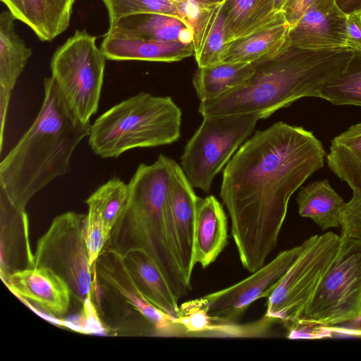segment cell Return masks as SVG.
I'll list each match as a JSON object with an SVG mask.
<instances>
[{
  "label": "cell",
  "mask_w": 361,
  "mask_h": 361,
  "mask_svg": "<svg viewBox=\"0 0 361 361\" xmlns=\"http://www.w3.org/2000/svg\"><path fill=\"white\" fill-rule=\"evenodd\" d=\"M296 201L299 214L313 220L323 231L341 226V214L345 202L328 179L302 187Z\"/></svg>",
  "instance_id": "cell-25"
},
{
  "label": "cell",
  "mask_w": 361,
  "mask_h": 361,
  "mask_svg": "<svg viewBox=\"0 0 361 361\" xmlns=\"http://www.w3.org/2000/svg\"><path fill=\"white\" fill-rule=\"evenodd\" d=\"M16 20L43 42L52 41L69 26L75 0H1Z\"/></svg>",
  "instance_id": "cell-19"
},
{
  "label": "cell",
  "mask_w": 361,
  "mask_h": 361,
  "mask_svg": "<svg viewBox=\"0 0 361 361\" xmlns=\"http://www.w3.org/2000/svg\"><path fill=\"white\" fill-rule=\"evenodd\" d=\"M317 97L335 105L361 106V51H356L346 66L326 81Z\"/></svg>",
  "instance_id": "cell-29"
},
{
  "label": "cell",
  "mask_w": 361,
  "mask_h": 361,
  "mask_svg": "<svg viewBox=\"0 0 361 361\" xmlns=\"http://www.w3.org/2000/svg\"><path fill=\"white\" fill-rule=\"evenodd\" d=\"M105 35L192 43L191 30L185 23L173 16L155 13H140L121 18L109 25Z\"/></svg>",
  "instance_id": "cell-21"
},
{
  "label": "cell",
  "mask_w": 361,
  "mask_h": 361,
  "mask_svg": "<svg viewBox=\"0 0 361 361\" xmlns=\"http://www.w3.org/2000/svg\"><path fill=\"white\" fill-rule=\"evenodd\" d=\"M43 85L36 118L0 164V188L22 210L35 195L70 171L72 154L91 126L74 115L51 76Z\"/></svg>",
  "instance_id": "cell-2"
},
{
  "label": "cell",
  "mask_w": 361,
  "mask_h": 361,
  "mask_svg": "<svg viewBox=\"0 0 361 361\" xmlns=\"http://www.w3.org/2000/svg\"><path fill=\"white\" fill-rule=\"evenodd\" d=\"M346 18L335 0H317L290 26V43L309 50L348 47Z\"/></svg>",
  "instance_id": "cell-14"
},
{
  "label": "cell",
  "mask_w": 361,
  "mask_h": 361,
  "mask_svg": "<svg viewBox=\"0 0 361 361\" xmlns=\"http://www.w3.org/2000/svg\"><path fill=\"white\" fill-rule=\"evenodd\" d=\"M357 50H309L290 46L255 66L252 75L221 96L200 102L202 117L253 114L259 119L305 97H317L322 86L341 72Z\"/></svg>",
  "instance_id": "cell-3"
},
{
  "label": "cell",
  "mask_w": 361,
  "mask_h": 361,
  "mask_svg": "<svg viewBox=\"0 0 361 361\" xmlns=\"http://www.w3.org/2000/svg\"><path fill=\"white\" fill-rule=\"evenodd\" d=\"M255 66L247 63L221 62L197 68L192 85L200 101L209 100L235 88L250 78Z\"/></svg>",
  "instance_id": "cell-28"
},
{
  "label": "cell",
  "mask_w": 361,
  "mask_h": 361,
  "mask_svg": "<svg viewBox=\"0 0 361 361\" xmlns=\"http://www.w3.org/2000/svg\"><path fill=\"white\" fill-rule=\"evenodd\" d=\"M109 15V25L117 20L134 14L155 13L175 17L183 16L173 0H102Z\"/></svg>",
  "instance_id": "cell-31"
},
{
  "label": "cell",
  "mask_w": 361,
  "mask_h": 361,
  "mask_svg": "<svg viewBox=\"0 0 361 361\" xmlns=\"http://www.w3.org/2000/svg\"><path fill=\"white\" fill-rule=\"evenodd\" d=\"M341 237L332 232L311 236L267 298L264 317L286 326L304 317L330 267Z\"/></svg>",
  "instance_id": "cell-7"
},
{
  "label": "cell",
  "mask_w": 361,
  "mask_h": 361,
  "mask_svg": "<svg viewBox=\"0 0 361 361\" xmlns=\"http://www.w3.org/2000/svg\"><path fill=\"white\" fill-rule=\"evenodd\" d=\"M87 214L66 212L56 216L37 240L33 267L50 269L82 304L91 295L93 271L86 245Z\"/></svg>",
  "instance_id": "cell-9"
},
{
  "label": "cell",
  "mask_w": 361,
  "mask_h": 361,
  "mask_svg": "<svg viewBox=\"0 0 361 361\" xmlns=\"http://www.w3.org/2000/svg\"><path fill=\"white\" fill-rule=\"evenodd\" d=\"M82 311L78 317L68 322H64L63 325L75 331L84 334H98L104 331L101 322L94 306L91 295H90L82 303Z\"/></svg>",
  "instance_id": "cell-35"
},
{
  "label": "cell",
  "mask_w": 361,
  "mask_h": 361,
  "mask_svg": "<svg viewBox=\"0 0 361 361\" xmlns=\"http://www.w3.org/2000/svg\"><path fill=\"white\" fill-rule=\"evenodd\" d=\"M322 142L279 121L257 131L223 171L220 197L243 267L255 272L276 247L294 192L324 166Z\"/></svg>",
  "instance_id": "cell-1"
},
{
  "label": "cell",
  "mask_w": 361,
  "mask_h": 361,
  "mask_svg": "<svg viewBox=\"0 0 361 361\" xmlns=\"http://www.w3.org/2000/svg\"><path fill=\"white\" fill-rule=\"evenodd\" d=\"M92 271L93 279L99 286L124 300L148 322L157 334L173 336L187 334L174 317L157 308L145 297L133 281L121 255L103 250Z\"/></svg>",
  "instance_id": "cell-12"
},
{
  "label": "cell",
  "mask_w": 361,
  "mask_h": 361,
  "mask_svg": "<svg viewBox=\"0 0 361 361\" xmlns=\"http://www.w3.org/2000/svg\"><path fill=\"white\" fill-rule=\"evenodd\" d=\"M259 119L253 114L203 118L180 158L181 168L193 188L209 192L214 177L252 134Z\"/></svg>",
  "instance_id": "cell-8"
},
{
  "label": "cell",
  "mask_w": 361,
  "mask_h": 361,
  "mask_svg": "<svg viewBox=\"0 0 361 361\" xmlns=\"http://www.w3.org/2000/svg\"><path fill=\"white\" fill-rule=\"evenodd\" d=\"M335 2L345 16L361 13V0H335Z\"/></svg>",
  "instance_id": "cell-41"
},
{
  "label": "cell",
  "mask_w": 361,
  "mask_h": 361,
  "mask_svg": "<svg viewBox=\"0 0 361 361\" xmlns=\"http://www.w3.org/2000/svg\"><path fill=\"white\" fill-rule=\"evenodd\" d=\"M341 237L303 317L327 326L350 322L361 314V239Z\"/></svg>",
  "instance_id": "cell-10"
},
{
  "label": "cell",
  "mask_w": 361,
  "mask_h": 361,
  "mask_svg": "<svg viewBox=\"0 0 361 361\" xmlns=\"http://www.w3.org/2000/svg\"><path fill=\"white\" fill-rule=\"evenodd\" d=\"M101 49L106 59L114 61H180L193 54V45L179 42H161L141 38L104 35Z\"/></svg>",
  "instance_id": "cell-20"
},
{
  "label": "cell",
  "mask_w": 361,
  "mask_h": 361,
  "mask_svg": "<svg viewBox=\"0 0 361 361\" xmlns=\"http://www.w3.org/2000/svg\"><path fill=\"white\" fill-rule=\"evenodd\" d=\"M173 1H175L176 3H177V2L183 1H185V0H173ZM198 1H219V0H198Z\"/></svg>",
  "instance_id": "cell-42"
},
{
  "label": "cell",
  "mask_w": 361,
  "mask_h": 361,
  "mask_svg": "<svg viewBox=\"0 0 361 361\" xmlns=\"http://www.w3.org/2000/svg\"><path fill=\"white\" fill-rule=\"evenodd\" d=\"M333 337H350L361 338V314L355 319L335 325L330 326Z\"/></svg>",
  "instance_id": "cell-39"
},
{
  "label": "cell",
  "mask_w": 361,
  "mask_h": 361,
  "mask_svg": "<svg viewBox=\"0 0 361 361\" xmlns=\"http://www.w3.org/2000/svg\"><path fill=\"white\" fill-rule=\"evenodd\" d=\"M286 327V337L289 339H319L333 337L330 326L306 317L300 318Z\"/></svg>",
  "instance_id": "cell-34"
},
{
  "label": "cell",
  "mask_w": 361,
  "mask_h": 361,
  "mask_svg": "<svg viewBox=\"0 0 361 361\" xmlns=\"http://www.w3.org/2000/svg\"><path fill=\"white\" fill-rule=\"evenodd\" d=\"M87 207L86 245L90 264L93 269L97 258L109 240L111 231L106 225L101 214L92 207Z\"/></svg>",
  "instance_id": "cell-33"
},
{
  "label": "cell",
  "mask_w": 361,
  "mask_h": 361,
  "mask_svg": "<svg viewBox=\"0 0 361 361\" xmlns=\"http://www.w3.org/2000/svg\"><path fill=\"white\" fill-rule=\"evenodd\" d=\"M128 195V185L118 178H113L99 187L85 202L87 207L101 214L111 231L125 209Z\"/></svg>",
  "instance_id": "cell-30"
},
{
  "label": "cell",
  "mask_w": 361,
  "mask_h": 361,
  "mask_svg": "<svg viewBox=\"0 0 361 361\" xmlns=\"http://www.w3.org/2000/svg\"><path fill=\"white\" fill-rule=\"evenodd\" d=\"M197 196L181 166L175 162L169 186V208L178 260L191 286L193 243Z\"/></svg>",
  "instance_id": "cell-16"
},
{
  "label": "cell",
  "mask_w": 361,
  "mask_h": 361,
  "mask_svg": "<svg viewBox=\"0 0 361 361\" xmlns=\"http://www.w3.org/2000/svg\"><path fill=\"white\" fill-rule=\"evenodd\" d=\"M135 284L145 297L175 319L179 314L178 299L154 259L142 250H133L123 257Z\"/></svg>",
  "instance_id": "cell-22"
},
{
  "label": "cell",
  "mask_w": 361,
  "mask_h": 361,
  "mask_svg": "<svg viewBox=\"0 0 361 361\" xmlns=\"http://www.w3.org/2000/svg\"><path fill=\"white\" fill-rule=\"evenodd\" d=\"M346 39L348 47L361 51V13L347 16Z\"/></svg>",
  "instance_id": "cell-37"
},
{
  "label": "cell",
  "mask_w": 361,
  "mask_h": 361,
  "mask_svg": "<svg viewBox=\"0 0 361 361\" xmlns=\"http://www.w3.org/2000/svg\"><path fill=\"white\" fill-rule=\"evenodd\" d=\"M175 161L159 154L140 164L128 183L127 204L103 250L122 257L133 250L148 254L179 300L192 290L180 267L169 208V186Z\"/></svg>",
  "instance_id": "cell-4"
},
{
  "label": "cell",
  "mask_w": 361,
  "mask_h": 361,
  "mask_svg": "<svg viewBox=\"0 0 361 361\" xmlns=\"http://www.w3.org/2000/svg\"><path fill=\"white\" fill-rule=\"evenodd\" d=\"M181 115L170 97L141 92L99 116L90 126L88 143L104 159L135 148L169 145L180 137Z\"/></svg>",
  "instance_id": "cell-5"
},
{
  "label": "cell",
  "mask_w": 361,
  "mask_h": 361,
  "mask_svg": "<svg viewBox=\"0 0 361 361\" xmlns=\"http://www.w3.org/2000/svg\"><path fill=\"white\" fill-rule=\"evenodd\" d=\"M227 0H185L176 3L191 30L193 54L199 68L219 63L227 50L225 5Z\"/></svg>",
  "instance_id": "cell-13"
},
{
  "label": "cell",
  "mask_w": 361,
  "mask_h": 361,
  "mask_svg": "<svg viewBox=\"0 0 361 361\" xmlns=\"http://www.w3.org/2000/svg\"><path fill=\"white\" fill-rule=\"evenodd\" d=\"M16 19L8 11L0 15V90L12 92L32 55L15 31Z\"/></svg>",
  "instance_id": "cell-27"
},
{
  "label": "cell",
  "mask_w": 361,
  "mask_h": 361,
  "mask_svg": "<svg viewBox=\"0 0 361 361\" xmlns=\"http://www.w3.org/2000/svg\"><path fill=\"white\" fill-rule=\"evenodd\" d=\"M32 308L37 307L59 320L68 311L71 293L66 283L50 269L31 267L11 274L4 282Z\"/></svg>",
  "instance_id": "cell-15"
},
{
  "label": "cell",
  "mask_w": 361,
  "mask_h": 361,
  "mask_svg": "<svg viewBox=\"0 0 361 361\" xmlns=\"http://www.w3.org/2000/svg\"><path fill=\"white\" fill-rule=\"evenodd\" d=\"M175 320L187 334L212 332L214 324L208 314L207 302L204 296L180 305L179 314Z\"/></svg>",
  "instance_id": "cell-32"
},
{
  "label": "cell",
  "mask_w": 361,
  "mask_h": 361,
  "mask_svg": "<svg viewBox=\"0 0 361 361\" xmlns=\"http://www.w3.org/2000/svg\"><path fill=\"white\" fill-rule=\"evenodd\" d=\"M12 92L0 90V146L2 149L4 130Z\"/></svg>",
  "instance_id": "cell-40"
},
{
  "label": "cell",
  "mask_w": 361,
  "mask_h": 361,
  "mask_svg": "<svg viewBox=\"0 0 361 361\" xmlns=\"http://www.w3.org/2000/svg\"><path fill=\"white\" fill-rule=\"evenodd\" d=\"M326 159L331 171L351 188L353 197L361 196V123L332 140Z\"/></svg>",
  "instance_id": "cell-26"
},
{
  "label": "cell",
  "mask_w": 361,
  "mask_h": 361,
  "mask_svg": "<svg viewBox=\"0 0 361 361\" xmlns=\"http://www.w3.org/2000/svg\"><path fill=\"white\" fill-rule=\"evenodd\" d=\"M290 26L286 19L230 43L221 62L258 64L278 56L290 46Z\"/></svg>",
  "instance_id": "cell-23"
},
{
  "label": "cell",
  "mask_w": 361,
  "mask_h": 361,
  "mask_svg": "<svg viewBox=\"0 0 361 361\" xmlns=\"http://www.w3.org/2000/svg\"><path fill=\"white\" fill-rule=\"evenodd\" d=\"M301 245L281 252L267 265L226 288L204 295L214 324H232L255 300L268 298L298 256Z\"/></svg>",
  "instance_id": "cell-11"
},
{
  "label": "cell",
  "mask_w": 361,
  "mask_h": 361,
  "mask_svg": "<svg viewBox=\"0 0 361 361\" xmlns=\"http://www.w3.org/2000/svg\"><path fill=\"white\" fill-rule=\"evenodd\" d=\"M106 59L96 37L84 30H77L51 57V77L69 109L84 123L97 111Z\"/></svg>",
  "instance_id": "cell-6"
},
{
  "label": "cell",
  "mask_w": 361,
  "mask_h": 361,
  "mask_svg": "<svg viewBox=\"0 0 361 361\" xmlns=\"http://www.w3.org/2000/svg\"><path fill=\"white\" fill-rule=\"evenodd\" d=\"M316 1L288 0L283 10V14L290 26L296 23L306 10Z\"/></svg>",
  "instance_id": "cell-38"
},
{
  "label": "cell",
  "mask_w": 361,
  "mask_h": 361,
  "mask_svg": "<svg viewBox=\"0 0 361 361\" xmlns=\"http://www.w3.org/2000/svg\"><path fill=\"white\" fill-rule=\"evenodd\" d=\"M1 278L4 282L12 273L33 267L34 253L29 240L25 210L16 207L0 188Z\"/></svg>",
  "instance_id": "cell-17"
},
{
  "label": "cell",
  "mask_w": 361,
  "mask_h": 361,
  "mask_svg": "<svg viewBox=\"0 0 361 361\" xmlns=\"http://www.w3.org/2000/svg\"><path fill=\"white\" fill-rule=\"evenodd\" d=\"M227 218L221 203L213 195L197 197L193 243V264L206 268L228 244Z\"/></svg>",
  "instance_id": "cell-18"
},
{
  "label": "cell",
  "mask_w": 361,
  "mask_h": 361,
  "mask_svg": "<svg viewBox=\"0 0 361 361\" xmlns=\"http://www.w3.org/2000/svg\"><path fill=\"white\" fill-rule=\"evenodd\" d=\"M341 235L361 239V196L352 197L341 214Z\"/></svg>",
  "instance_id": "cell-36"
},
{
  "label": "cell",
  "mask_w": 361,
  "mask_h": 361,
  "mask_svg": "<svg viewBox=\"0 0 361 361\" xmlns=\"http://www.w3.org/2000/svg\"><path fill=\"white\" fill-rule=\"evenodd\" d=\"M225 16L227 44L286 19L274 0H227Z\"/></svg>",
  "instance_id": "cell-24"
}]
</instances>
